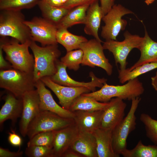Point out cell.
<instances>
[{
	"mask_svg": "<svg viewBox=\"0 0 157 157\" xmlns=\"http://www.w3.org/2000/svg\"><path fill=\"white\" fill-rule=\"evenodd\" d=\"M30 48L34 58L33 73L35 81L54 74L57 71L56 62L61 55L57 44L40 47L32 40Z\"/></svg>",
	"mask_w": 157,
	"mask_h": 157,
	"instance_id": "cell-1",
	"label": "cell"
},
{
	"mask_svg": "<svg viewBox=\"0 0 157 157\" xmlns=\"http://www.w3.org/2000/svg\"><path fill=\"white\" fill-rule=\"evenodd\" d=\"M144 88L138 77L130 80L122 85H110L105 83L101 89L92 92L84 93L102 102H109L113 98L131 101L143 94Z\"/></svg>",
	"mask_w": 157,
	"mask_h": 157,
	"instance_id": "cell-2",
	"label": "cell"
},
{
	"mask_svg": "<svg viewBox=\"0 0 157 157\" xmlns=\"http://www.w3.org/2000/svg\"><path fill=\"white\" fill-rule=\"evenodd\" d=\"M6 38L1 37L0 46L5 53L6 59L12 67L26 72H33L34 58L28 49L32 40L21 43L13 38L10 40Z\"/></svg>",
	"mask_w": 157,
	"mask_h": 157,
	"instance_id": "cell-3",
	"label": "cell"
},
{
	"mask_svg": "<svg viewBox=\"0 0 157 157\" xmlns=\"http://www.w3.org/2000/svg\"><path fill=\"white\" fill-rule=\"evenodd\" d=\"M25 21L21 11L0 10L1 37H10L21 43L32 40L30 30L25 24Z\"/></svg>",
	"mask_w": 157,
	"mask_h": 157,
	"instance_id": "cell-4",
	"label": "cell"
},
{
	"mask_svg": "<svg viewBox=\"0 0 157 157\" xmlns=\"http://www.w3.org/2000/svg\"><path fill=\"white\" fill-rule=\"evenodd\" d=\"M36 82L33 72H26L13 67L0 70V88L19 98H22L26 92L36 89Z\"/></svg>",
	"mask_w": 157,
	"mask_h": 157,
	"instance_id": "cell-5",
	"label": "cell"
},
{
	"mask_svg": "<svg viewBox=\"0 0 157 157\" xmlns=\"http://www.w3.org/2000/svg\"><path fill=\"white\" fill-rule=\"evenodd\" d=\"M141 100L139 97L131 100V108L126 116L113 130V148L117 154L120 155L127 149L128 137L136 128L135 113Z\"/></svg>",
	"mask_w": 157,
	"mask_h": 157,
	"instance_id": "cell-6",
	"label": "cell"
},
{
	"mask_svg": "<svg viewBox=\"0 0 157 157\" xmlns=\"http://www.w3.org/2000/svg\"><path fill=\"white\" fill-rule=\"evenodd\" d=\"M75 123L73 118L63 117L49 111H40L28 127L27 135L29 139L40 132L55 131Z\"/></svg>",
	"mask_w": 157,
	"mask_h": 157,
	"instance_id": "cell-7",
	"label": "cell"
},
{
	"mask_svg": "<svg viewBox=\"0 0 157 157\" xmlns=\"http://www.w3.org/2000/svg\"><path fill=\"white\" fill-rule=\"evenodd\" d=\"M124 39L123 41L106 40L103 45L104 49H107L112 53L116 64H119L121 70L126 69V58L130 52L134 48L139 49L143 40V37L132 35L127 31L124 33Z\"/></svg>",
	"mask_w": 157,
	"mask_h": 157,
	"instance_id": "cell-8",
	"label": "cell"
},
{
	"mask_svg": "<svg viewBox=\"0 0 157 157\" xmlns=\"http://www.w3.org/2000/svg\"><path fill=\"white\" fill-rule=\"evenodd\" d=\"M133 13L122 5H114L109 11L103 17L105 25L102 27L101 35L106 40H117L116 38L121 31L124 30L127 22L122 19L125 15Z\"/></svg>",
	"mask_w": 157,
	"mask_h": 157,
	"instance_id": "cell-9",
	"label": "cell"
},
{
	"mask_svg": "<svg viewBox=\"0 0 157 157\" xmlns=\"http://www.w3.org/2000/svg\"><path fill=\"white\" fill-rule=\"evenodd\" d=\"M101 43L94 38L81 44L80 48L83 52L81 64L92 67L95 66L101 67L110 76L113 72V66L106 57Z\"/></svg>",
	"mask_w": 157,
	"mask_h": 157,
	"instance_id": "cell-10",
	"label": "cell"
},
{
	"mask_svg": "<svg viewBox=\"0 0 157 157\" xmlns=\"http://www.w3.org/2000/svg\"><path fill=\"white\" fill-rule=\"evenodd\" d=\"M25 23L29 28L32 40L40 42L42 46L57 44V25L44 18L35 17Z\"/></svg>",
	"mask_w": 157,
	"mask_h": 157,
	"instance_id": "cell-11",
	"label": "cell"
},
{
	"mask_svg": "<svg viewBox=\"0 0 157 157\" xmlns=\"http://www.w3.org/2000/svg\"><path fill=\"white\" fill-rule=\"evenodd\" d=\"M56 66V73L49 77L53 81L61 85L71 87H84L93 92L95 91L96 87L101 88L107 81L106 79L98 78L92 72H90L89 76L91 81L90 82H79L74 80L68 75L66 71L67 67L60 60H58L57 61Z\"/></svg>",
	"mask_w": 157,
	"mask_h": 157,
	"instance_id": "cell-12",
	"label": "cell"
},
{
	"mask_svg": "<svg viewBox=\"0 0 157 157\" xmlns=\"http://www.w3.org/2000/svg\"><path fill=\"white\" fill-rule=\"evenodd\" d=\"M40 80L56 94L62 107L68 110L77 97L84 93L90 92L84 87H71L58 84L53 81L49 76L43 77Z\"/></svg>",
	"mask_w": 157,
	"mask_h": 157,
	"instance_id": "cell-13",
	"label": "cell"
},
{
	"mask_svg": "<svg viewBox=\"0 0 157 157\" xmlns=\"http://www.w3.org/2000/svg\"><path fill=\"white\" fill-rule=\"evenodd\" d=\"M23 110L19 124V130L22 136L27 135L28 127L41 110L39 94L37 89L28 92L22 97Z\"/></svg>",
	"mask_w": 157,
	"mask_h": 157,
	"instance_id": "cell-14",
	"label": "cell"
},
{
	"mask_svg": "<svg viewBox=\"0 0 157 157\" xmlns=\"http://www.w3.org/2000/svg\"><path fill=\"white\" fill-rule=\"evenodd\" d=\"M126 106V103L119 98L111 99L104 110L99 128L113 130L124 118Z\"/></svg>",
	"mask_w": 157,
	"mask_h": 157,
	"instance_id": "cell-15",
	"label": "cell"
},
{
	"mask_svg": "<svg viewBox=\"0 0 157 157\" xmlns=\"http://www.w3.org/2000/svg\"><path fill=\"white\" fill-rule=\"evenodd\" d=\"M79 131L75 123L54 131L52 148L53 157H61L63 154L70 148Z\"/></svg>",
	"mask_w": 157,
	"mask_h": 157,
	"instance_id": "cell-16",
	"label": "cell"
},
{
	"mask_svg": "<svg viewBox=\"0 0 157 157\" xmlns=\"http://www.w3.org/2000/svg\"><path fill=\"white\" fill-rule=\"evenodd\" d=\"M35 87L39 97L41 110L49 111L63 117L73 118V112L58 105L54 99L50 91L41 80L36 81Z\"/></svg>",
	"mask_w": 157,
	"mask_h": 157,
	"instance_id": "cell-17",
	"label": "cell"
},
{
	"mask_svg": "<svg viewBox=\"0 0 157 157\" xmlns=\"http://www.w3.org/2000/svg\"><path fill=\"white\" fill-rule=\"evenodd\" d=\"M104 110L73 112V119L80 131L92 133L99 128Z\"/></svg>",
	"mask_w": 157,
	"mask_h": 157,
	"instance_id": "cell-18",
	"label": "cell"
},
{
	"mask_svg": "<svg viewBox=\"0 0 157 157\" xmlns=\"http://www.w3.org/2000/svg\"><path fill=\"white\" fill-rule=\"evenodd\" d=\"M4 100L5 103L0 110L1 129L4 122L8 119L11 120L13 125H15L17 119L21 117L23 110L22 99L17 97L11 93L8 92L5 96Z\"/></svg>",
	"mask_w": 157,
	"mask_h": 157,
	"instance_id": "cell-19",
	"label": "cell"
},
{
	"mask_svg": "<svg viewBox=\"0 0 157 157\" xmlns=\"http://www.w3.org/2000/svg\"><path fill=\"white\" fill-rule=\"evenodd\" d=\"M69 148L84 157H98L96 140L92 133L79 131Z\"/></svg>",
	"mask_w": 157,
	"mask_h": 157,
	"instance_id": "cell-20",
	"label": "cell"
},
{
	"mask_svg": "<svg viewBox=\"0 0 157 157\" xmlns=\"http://www.w3.org/2000/svg\"><path fill=\"white\" fill-rule=\"evenodd\" d=\"M98 1L90 6L86 13L84 30L86 34L92 35L97 40L103 42L99 37L98 32L104 15Z\"/></svg>",
	"mask_w": 157,
	"mask_h": 157,
	"instance_id": "cell-21",
	"label": "cell"
},
{
	"mask_svg": "<svg viewBox=\"0 0 157 157\" xmlns=\"http://www.w3.org/2000/svg\"><path fill=\"white\" fill-rule=\"evenodd\" d=\"M113 130L100 128L92 133L95 137L98 157H119L114 151L112 146Z\"/></svg>",
	"mask_w": 157,
	"mask_h": 157,
	"instance_id": "cell-22",
	"label": "cell"
},
{
	"mask_svg": "<svg viewBox=\"0 0 157 157\" xmlns=\"http://www.w3.org/2000/svg\"><path fill=\"white\" fill-rule=\"evenodd\" d=\"M145 35L139 50L141 53L138 60L130 67L126 69L130 71L144 64L157 62V42L149 37L145 28Z\"/></svg>",
	"mask_w": 157,
	"mask_h": 157,
	"instance_id": "cell-23",
	"label": "cell"
},
{
	"mask_svg": "<svg viewBox=\"0 0 157 157\" xmlns=\"http://www.w3.org/2000/svg\"><path fill=\"white\" fill-rule=\"evenodd\" d=\"M56 37L57 43L63 46L67 52L80 49L81 44L88 40L85 37L73 34L64 28H58Z\"/></svg>",
	"mask_w": 157,
	"mask_h": 157,
	"instance_id": "cell-24",
	"label": "cell"
},
{
	"mask_svg": "<svg viewBox=\"0 0 157 157\" xmlns=\"http://www.w3.org/2000/svg\"><path fill=\"white\" fill-rule=\"evenodd\" d=\"M90 6L84 5L71 9L57 25L58 28L67 29L75 25L84 24L87 12Z\"/></svg>",
	"mask_w": 157,
	"mask_h": 157,
	"instance_id": "cell-25",
	"label": "cell"
},
{
	"mask_svg": "<svg viewBox=\"0 0 157 157\" xmlns=\"http://www.w3.org/2000/svg\"><path fill=\"white\" fill-rule=\"evenodd\" d=\"M108 104L109 102H100L83 94L74 101L69 110L72 112L78 110L88 111L104 110Z\"/></svg>",
	"mask_w": 157,
	"mask_h": 157,
	"instance_id": "cell-26",
	"label": "cell"
},
{
	"mask_svg": "<svg viewBox=\"0 0 157 157\" xmlns=\"http://www.w3.org/2000/svg\"><path fill=\"white\" fill-rule=\"evenodd\" d=\"M38 5L43 17L56 25L70 10L51 6L42 0L40 1Z\"/></svg>",
	"mask_w": 157,
	"mask_h": 157,
	"instance_id": "cell-27",
	"label": "cell"
},
{
	"mask_svg": "<svg viewBox=\"0 0 157 157\" xmlns=\"http://www.w3.org/2000/svg\"><path fill=\"white\" fill-rule=\"evenodd\" d=\"M157 68V62H151L143 64L132 70L126 69L118 70V78L120 83H124L129 81L138 77L140 76Z\"/></svg>",
	"mask_w": 157,
	"mask_h": 157,
	"instance_id": "cell-28",
	"label": "cell"
},
{
	"mask_svg": "<svg viewBox=\"0 0 157 157\" xmlns=\"http://www.w3.org/2000/svg\"><path fill=\"white\" fill-rule=\"evenodd\" d=\"M121 155L124 157H157V145H145L140 140L134 148L127 149Z\"/></svg>",
	"mask_w": 157,
	"mask_h": 157,
	"instance_id": "cell-29",
	"label": "cell"
},
{
	"mask_svg": "<svg viewBox=\"0 0 157 157\" xmlns=\"http://www.w3.org/2000/svg\"><path fill=\"white\" fill-rule=\"evenodd\" d=\"M40 0H0V10H20L31 8Z\"/></svg>",
	"mask_w": 157,
	"mask_h": 157,
	"instance_id": "cell-30",
	"label": "cell"
},
{
	"mask_svg": "<svg viewBox=\"0 0 157 157\" xmlns=\"http://www.w3.org/2000/svg\"><path fill=\"white\" fill-rule=\"evenodd\" d=\"M83 52L81 49L67 52L65 56L60 59L61 61L69 69L77 71L81 64Z\"/></svg>",
	"mask_w": 157,
	"mask_h": 157,
	"instance_id": "cell-31",
	"label": "cell"
},
{
	"mask_svg": "<svg viewBox=\"0 0 157 157\" xmlns=\"http://www.w3.org/2000/svg\"><path fill=\"white\" fill-rule=\"evenodd\" d=\"M140 119L144 126L147 137L154 144L157 145V120L145 113L141 114Z\"/></svg>",
	"mask_w": 157,
	"mask_h": 157,
	"instance_id": "cell-32",
	"label": "cell"
},
{
	"mask_svg": "<svg viewBox=\"0 0 157 157\" xmlns=\"http://www.w3.org/2000/svg\"><path fill=\"white\" fill-rule=\"evenodd\" d=\"M54 137V131L39 133L29 139L27 147L42 146L52 148Z\"/></svg>",
	"mask_w": 157,
	"mask_h": 157,
	"instance_id": "cell-33",
	"label": "cell"
},
{
	"mask_svg": "<svg viewBox=\"0 0 157 157\" xmlns=\"http://www.w3.org/2000/svg\"><path fill=\"white\" fill-rule=\"evenodd\" d=\"M25 153L29 157H53L52 148L45 146L27 147Z\"/></svg>",
	"mask_w": 157,
	"mask_h": 157,
	"instance_id": "cell-34",
	"label": "cell"
},
{
	"mask_svg": "<svg viewBox=\"0 0 157 157\" xmlns=\"http://www.w3.org/2000/svg\"><path fill=\"white\" fill-rule=\"evenodd\" d=\"M99 0H68L62 7L71 9L75 7L84 5H90Z\"/></svg>",
	"mask_w": 157,
	"mask_h": 157,
	"instance_id": "cell-35",
	"label": "cell"
},
{
	"mask_svg": "<svg viewBox=\"0 0 157 157\" xmlns=\"http://www.w3.org/2000/svg\"><path fill=\"white\" fill-rule=\"evenodd\" d=\"M8 141L9 143L14 147H19V149L22 143L21 138L13 130L8 133Z\"/></svg>",
	"mask_w": 157,
	"mask_h": 157,
	"instance_id": "cell-36",
	"label": "cell"
},
{
	"mask_svg": "<svg viewBox=\"0 0 157 157\" xmlns=\"http://www.w3.org/2000/svg\"><path fill=\"white\" fill-rule=\"evenodd\" d=\"M23 153L22 151H20V149L18 151L12 152L8 149L0 147V157H19L22 156Z\"/></svg>",
	"mask_w": 157,
	"mask_h": 157,
	"instance_id": "cell-37",
	"label": "cell"
},
{
	"mask_svg": "<svg viewBox=\"0 0 157 157\" xmlns=\"http://www.w3.org/2000/svg\"><path fill=\"white\" fill-rule=\"evenodd\" d=\"M104 15L106 14L111 9L114 5L112 0H99Z\"/></svg>",
	"mask_w": 157,
	"mask_h": 157,
	"instance_id": "cell-38",
	"label": "cell"
},
{
	"mask_svg": "<svg viewBox=\"0 0 157 157\" xmlns=\"http://www.w3.org/2000/svg\"><path fill=\"white\" fill-rule=\"evenodd\" d=\"M3 50L0 46V69L1 70L7 69L12 67L10 64L4 59L3 55Z\"/></svg>",
	"mask_w": 157,
	"mask_h": 157,
	"instance_id": "cell-39",
	"label": "cell"
},
{
	"mask_svg": "<svg viewBox=\"0 0 157 157\" xmlns=\"http://www.w3.org/2000/svg\"><path fill=\"white\" fill-rule=\"evenodd\" d=\"M61 157H84L82 154L69 148L62 155Z\"/></svg>",
	"mask_w": 157,
	"mask_h": 157,
	"instance_id": "cell-40",
	"label": "cell"
},
{
	"mask_svg": "<svg viewBox=\"0 0 157 157\" xmlns=\"http://www.w3.org/2000/svg\"><path fill=\"white\" fill-rule=\"evenodd\" d=\"M48 4L54 6L62 7L68 0H42Z\"/></svg>",
	"mask_w": 157,
	"mask_h": 157,
	"instance_id": "cell-41",
	"label": "cell"
},
{
	"mask_svg": "<svg viewBox=\"0 0 157 157\" xmlns=\"http://www.w3.org/2000/svg\"><path fill=\"white\" fill-rule=\"evenodd\" d=\"M151 83L153 88L157 92V71L151 78Z\"/></svg>",
	"mask_w": 157,
	"mask_h": 157,
	"instance_id": "cell-42",
	"label": "cell"
},
{
	"mask_svg": "<svg viewBox=\"0 0 157 157\" xmlns=\"http://www.w3.org/2000/svg\"><path fill=\"white\" fill-rule=\"evenodd\" d=\"M145 2L148 5L152 3L155 0H144Z\"/></svg>",
	"mask_w": 157,
	"mask_h": 157,
	"instance_id": "cell-43",
	"label": "cell"
},
{
	"mask_svg": "<svg viewBox=\"0 0 157 157\" xmlns=\"http://www.w3.org/2000/svg\"><path fill=\"white\" fill-rule=\"evenodd\" d=\"M112 0L113 1V2H114V1H115V0Z\"/></svg>",
	"mask_w": 157,
	"mask_h": 157,
	"instance_id": "cell-44",
	"label": "cell"
}]
</instances>
